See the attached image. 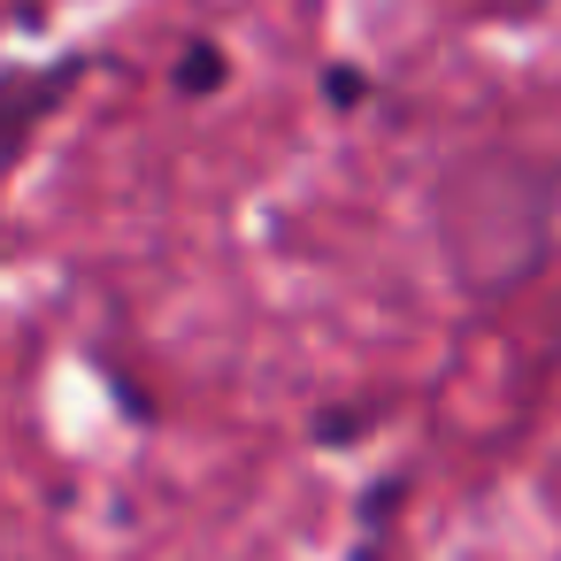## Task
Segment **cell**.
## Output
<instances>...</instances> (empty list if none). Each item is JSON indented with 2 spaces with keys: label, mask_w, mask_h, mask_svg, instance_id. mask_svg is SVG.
<instances>
[{
  "label": "cell",
  "mask_w": 561,
  "mask_h": 561,
  "mask_svg": "<svg viewBox=\"0 0 561 561\" xmlns=\"http://www.w3.org/2000/svg\"><path fill=\"white\" fill-rule=\"evenodd\" d=\"M101 70V55H55V62H9L0 70V185L16 178V162L32 154V139L78 101V85Z\"/></svg>",
  "instance_id": "1"
},
{
  "label": "cell",
  "mask_w": 561,
  "mask_h": 561,
  "mask_svg": "<svg viewBox=\"0 0 561 561\" xmlns=\"http://www.w3.org/2000/svg\"><path fill=\"white\" fill-rule=\"evenodd\" d=\"M170 85H178V101H216L224 85H231V55H224V39H185L178 47V62H170Z\"/></svg>",
  "instance_id": "2"
},
{
  "label": "cell",
  "mask_w": 561,
  "mask_h": 561,
  "mask_svg": "<svg viewBox=\"0 0 561 561\" xmlns=\"http://www.w3.org/2000/svg\"><path fill=\"white\" fill-rule=\"evenodd\" d=\"M400 500H408V469L377 477V492L362 500V530H354L346 561H385V538H392V515H400Z\"/></svg>",
  "instance_id": "3"
},
{
  "label": "cell",
  "mask_w": 561,
  "mask_h": 561,
  "mask_svg": "<svg viewBox=\"0 0 561 561\" xmlns=\"http://www.w3.org/2000/svg\"><path fill=\"white\" fill-rule=\"evenodd\" d=\"M323 101H331V108H354V101H369V70H346V62H331V70H323Z\"/></svg>",
  "instance_id": "4"
},
{
  "label": "cell",
  "mask_w": 561,
  "mask_h": 561,
  "mask_svg": "<svg viewBox=\"0 0 561 561\" xmlns=\"http://www.w3.org/2000/svg\"><path fill=\"white\" fill-rule=\"evenodd\" d=\"M377 423V408H339V415H316V446H339V438H354V431H369Z\"/></svg>",
  "instance_id": "5"
}]
</instances>
